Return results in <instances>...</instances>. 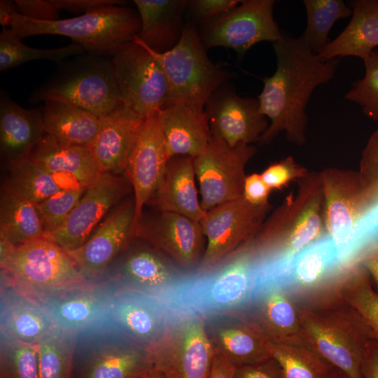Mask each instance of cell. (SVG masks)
Returning a JSON list of instances; mask_svg holds the SVG:
<instances>
[{"instance_id": "816d5d0a", "label": "cell", "mask_w": 378, "mask_h": 378, "mask_svg": "<svg viewBox=\"0 0 378 378\" xmlns=\"http://www.w3.org/2000/svg\"><path fill=\"white\" fill-rule=\"evenodd\" d=\"M271 191L260 174L253 173L246 176L243 195L249 202L258 205L269 204L268 198Z\"/></svg>"}, {"instance_id": "30bf717a", "label": "cell", "mask_w": 378, "mask_h": 378, "mask_svg": "<svg viewBox=\"0 0 378 378\" xmlns=\"http://www.w3.org/2000/svg\"><path fill=\"white\" fill-rule=\"evenodd\" d=\"M147 350L152 368L167 378H209L216 355L204 316L174 309L163 336Z\"/></svg>"}, {"instance_id": "5bb4252c", "label": "cell", "mask_w": 378, "mask_h": 378, "mask_svg": "<svg viewBox=\"0 0 378 378\" xmlns=\"http://www.w3.org/2000/svg\"><path fill=\"white\" fill-rule=\"evenodd\" d=\"M270 207V203L253 204L242 195L206 211L200 223L206 244L197 270L211 268L253 239Z\"/></svg>"}, {"instance_id": "681fc988", "label": "cell", "mask_w": 378, "mask_h": 378, "mask_svg": "<svg viewBox=\"0 0 378 378\" xmlns=\"http://www.w3.org/2000/svg\"><path fill=\"white\" fill-rule=\"evenodd\" d=\"M18 13L25 17L44 21L58 20L59 10L52 0H15Z\"/></svg>"}, {"instance_id": "ac0fdd59", "label": "cell", "mask_w": 378, "mask_h": 378, "mask_svg": "<svg viewBox=\"0 0 378 378\" xmlns=\"http://www.w3.org/2000/svg\"><path fill=\"white\" fill-rule=\"evenodd\" d=\"M204 111L211 135L231 147L260 142L270 125L260 111L258 99L241 97L227 83L213 93Z\"/></svg>"}, {"instance_id": "d6986e66", "label": "cell", "mask_w": 378, "mask_h": 378, "mask_svg": "<svg viewBox=\"0 0 378 378\" xmlns=\"http://www.w3.org/2000/svg\"><path fill=\"white\" fill-rule=\"evenodd\" d=\"M204 317L216 354L236 368L272 358L271 341L246 312L220 313Z\"/></svg>"}, {"instance_id": "ffe728a7", "label": "cell", "mask_w": 378, "mask_h": 378, "mask_svg": "<svg viewBox=\"0 0 378 378\" xmlns=\"http://www.w3.org/2000/svg\"><path fill=\"white\" fill-rule=\"evenodd\" d=\"M172 312L159 297L130 290L112 295L108 315L113 323L136 344L147 349L163 336Z\"/></svg>"}, {"instance_id": "7dc6e473", "label": "cell", "mask_w": 378, "mask_h": 378, "mask_svg": "<svg viewBox=\"0 0 378 378\" xmlns=\"http://www.w3.org/2000/svg\"><path fill=\"white\" fill-rule=\"evenodd\" d=\"M309 173V170L298 164L292 156H288L268 166L260 175L271 190H281L291 181H298L305 177Z\"/></svg>"}, {"instance_id": "d6a6232c", "label": "cell", "mask_w": 378, "mask_h": 378, "mask_svg": "<svg viewBox=\"0 0 378 378\" xmlns=\"http://www.w3.org/2000/svg\"><path fill=\"white\" fill-rule=\"evenodd\" d=\"M41 111L46 134L64 146H89L99 128V116L70 104L47 101Z\"/></svg>"}, {"instance_id": "f6af8a7d", "label": "cell", "mask_w": 378, "mask_h": 378, "mask_svg": "<svg viewBox=\"0 0 378 378\" xmlns=\"http://www.w3.org/2000/svg\"><path fill=\"white\" fill-rule=\"evenodd\" d=\"M86 189L80 186L63 188L36 204L43 221L44 235L57 230L63 223Z\"/></svg>"}, {"instance_id": "f546056e", "label": "cell", "mask_w": 378, "mask_h": 378, "mask_svg": "<svg viewBox=\"0 0 378 378\" xmlns=\"http://www.w3.org/2000/svg\"><path fill=\"white\" fill-rule=\"evenodd\" d=\"M29 158L52 174L69 175L86 188L102 174L88 146H64L46 134Z\"/></svg>"}, {"instance_id": "bcb514c9", "label": "cell", "mask_w": 378, "mask_h": 378, "mask_svg": "<svg viewBox=\"0 0 378 378\" xmlns=\"http://www.w3.org/2000/svg\"><path fill=\"white\" fill-rule=\"evenodd\" d=\"M358 174L378 211V128L371 134L363 151Z\"/></svg>"}, {"instance_id": "836d02e7", "label": "cell", "mask_w": 378, "mask_h": 378, "mask_svg": "<svg viewBox=\"0 0 378 378\" xmlns=\"http://www.w3.org/2000/svg\"><path fill=\"white\" fill-rule=\"evenodd\" d=\"M44 224L36 204L6 187L0 200V240L13 246L43 237Z\"/></svg>"}, {"instance_id": "ab89813d", "label": "cell", "mask_w": 378, "mask_h": 378, "mask_svg": "<svg viewBox=\"0 0 378 378\" xmlns=\"http://www.w3.org/2000/svg\"><path fill=\"white\" fill-rule=\"evenodd\" d=\"M76 335L55 328L36 343L39 378H71Z\"/></svg>"}, {"instance_id": "4316f807", "label": "cell", "mask_w": 378, "mask_h": 378, "mask_svg": "<svg viewBox=\"0 0 378 378\" xmlns=\"http://www.w3.org/2000/svg\"><path fill=\"white\" fill-rule=\"evenodd\" d=\"M195 178L193 158L172 157L158 190L148 203L160 211L177 213L200 222L205 211L197 196Z\"/></svg>"}, {"instance_id": "7a4b0ae2", "label": "cell", "mask_w": 378, "mask_h": 378, "mask_svg": "<svg viewBox=\"0 0 378 378\" xmlns=\"http://www.w3.org/2000/svg\"><path fill=\"white\" fill-rule=\"evenodd\" d=\"M251 239L261 276L270 278L295 255L327 234L321 172H309Z\"/></svg>"}, {"instance_id": "d4e9b609", "label": "cell", "mask_w": 378, "mask_h": 378, "mask_svg": "<svg viewBox=\"0 0 378 378\" xmlns=\"http://www.w3.org/2000/svg\"><path fill=\"white\" fill-rule=\"evenodd\" d=\"M146 117L123 105L99 117V130L88 146L102 171H124Z\"/></svg>"}, {"instance_id": "44dd1931", "label": "cell", "mask_w": 378, "mask_h": 378, "mask_svg": "<svg viewBox=\"0 0 378 378\" xmlns=\"http://www.w3.org/2000/svg\"><path fill=\"white\" fill-rule=\"evenodd\" d=\"M137 237L149 241L187 271L199 267L206 249L200 223L174 212L160 211L150 221L141 222Z\"/></svg>"}, {"instance_id": "4fadbf2b", "label": "cell", "mask_w": 378, "mask_h": 378, "mask_svg": "<svg viewBox=\"0 0 378 378\" xmlns=\"http://www.w3.org/2000/svg\"><path fill=\"white\" fill-rule=\"evenodd\" d=\"M256 153L253 145L230 146L211 136L205 150L194 158L202 209L206 211L244 194L245 167Z\"/></svg>"}, {"instance_id": "484cf974", "label": "cell", "mask_w": 378, "mask_h": 378, "mask_svg": "<svg viewBox=\"0 0 378 378\" xmlns=\"http://www.w3.org/2000/svg\"><path fill=\"white\" fill-rule=\"evenodd\" d=\"M159 118L170 158H195L206 148L212 135L204 110L172 104L159 111Z\"/></svg>"}, {"instance_id": "e575fe53", "label": "cell", "mask_w": 378, "mask_h": 378, "mask_svg": "<svg viewBox=\"0 0 378 378\" xmlns=\"http://www.w3.org/2000/svg\"><path fill=\"white\" fill-rule=\"evenodd\" d=\"M152 368L147 349L113 346L97 351L80 378H139Z\"/></svg>"}, {"instance_id": "9f6ffc18", "label": "cell", "mask_w": 378, "mask_h": 378, "mask_svg": "<svg viewBox=\"0 0 378 378\" xmlns=\"http://www.w3.org/2000/svg\"><path fill=\"white\" fill-rule=\"evenodd\" d=\"M236 367L220 355L216 354L209 378H233Z\"/></svg>"}, {"instance_id": "cb8c5ba5", "label": "cell", "mask_w": 378, "mask_h": 378, "mask_svg": "<svg viewBox=\"0 0 378 378\" xmlns=\"http://www.w3.org/2000/svg\"><path fill=\"white\" fill-rule=\"evenodd\" d=\"M112 295L104 289L83 286L42 302L55 328L76 334L104 324L109 319Z\"/></svg>"}, {"instance_id": "7402d4cb", "label": "cell", "mask_w": 378, "mask_h": 378, "mask_svg": "<svg viewBox=\"0 0 378 378\" xmlns=\"http://www.w3.org/2000/svg\"><path fill=\"white\" fill-rule=\"evenodd\" d=\"M134 217V199L129 200L113 210L83 246L66 251L84 276L102 272L137 237Z\"/></svg>"}, {"instance_id": "8992f818", "label": "cell", "mask_w": 378, "mask_h": 378, "mask_svg": "<svg viewBox=\"0 0 378 378\" xmlns=\"http://www.w3.org/2000/svg\"><path fill=\"white\" fill-rule=\"evenodd\" d=\"M300 307L303 338L324 361L349 378H362L361 367L372 333L349 306Z\"/></svg>"}, {"instance_id": "83f0119b", "label": "cell", "mask_w": 378, "mask_h": 378, "mask_svg": "<svg viewBox=\"0 0 378 378\" xmlns=\"http://www.w3.org/2000/svg\"><path fill=\"white\" fill-rule=\"evenodd\" d=\"M45 134L42 111L24 108L1 91L0 148L8 164L29 158Z\"/></svg>"}, {"instance_id": "60d3db41", "label": "cell", "mask_w": 378, "mask_h": 378, "mask_svg": "<svg viewBox=\"0 0 378 378\" xmlns=\"http://www.w3.org/2000/svg\"><path fill=\"white\" fill-rule=\"evenodd\" d=\"M307 27L300 39L314 53L327 45L328 34L334 23L349 17L352 10L342 0H304Z\"/></svg>"}, {"instance_id": "d590c367", "label": "cell", "mask_w": 378, "mask_h": 378, "mask_svg": "<svg viewBox=\"0 0 378 378\" xmlns=\"http://www.w3.org/2000/svg\"><path fill=\"white\" fill-rule=\"evenodd\" d=\"M55 328L47 310L29 299L15 301L2 312L3 339L36 344Z\"/></svg>"}, {"instance_id": "9a60e30c", "label": "cell", "mask_w": 378, "mask_h": 378, "mask_svg": "<svg viewBox=\"0 0 378 378\" xmlns=\"http://www.w3.org/2000/svg\"><path fill=\"white\" fill-rule=\"evenodd\" d=\"M273 0H244L222 16L204 24L200 34L206 50L230 48L241 57L254 45L279 41L283 33L273 17Z\"/></svg>"}, {"instance_id": "ee69618b", "label": "cell", "mask_w": 378, "mask_h": 378, "mask_svg": "<svg viewBox=\"0 0 378 378\" xmlns=\"http://www.w3.org/2000/svg\"><path fill=\"white\" fill-rule=\"evenodd\" d=\"M365 74L354 83L345 95L346 99L362 107L363 113L378 120V50H374L364 60Z\"/></svg>"}, {"instance_id": "74e56055", "label": "cell", "mask_w": 378, "mask_h": 378, "mask_svg": "<svg viewBox=\"0 0 378 378\" xmlns=\"http://www.w3.org/2000/svg\"><path fill=\"white\" fill-rule=\"evenodd\" d=\"M21 39L10 28L3 27L0 34L1 71L34 60L61 62L70 57L83 55L86 52L82 46L75 42L62 48L41 49L27 46Z\"/></svg>"}, {"instance_id": "3957f363", "label": "cell", "mask_w": 378, "mask_h": 378, "mask_svg": "<svg viewBox=\"0 0 378 378\" xmlns=\"http://www.w3.org/2000/svg\"><path fill=\"white\" fill-rule=\"evenodd\" d=\"M260 281L258 255L248 241L216 265L188 274L164 300L175 310L204 316L247 312Z\"/></svg>"}, {"instance_id": "8fae6325", "label": "cell", "mask_w": 378, "mask_h": 378, "mask_svg": "<svg viewBox=\"0 0 378 378\" xmlns=\"http://www.w3.org/2000/svg\"><path fill=\"white\" fill-rule=\"evenodd\" d=\"M324 223L334 241L342 264L356 265L354 242L361 223L377 206L364 188L358 172L327 168L321 172Z\"/></svg>"}, {"instance_id": "f35d334b", "label": "cell", "mask_w": 378, "mask_h": 378, "mask_svg": "<svg viewBox=\"0 0 378 378\" xmlns=\"http://www.w3.org/2000/svg\"><path fill=\"white\" fill-rule=\"evenodd\" d=\"M270 354L284 378H331L335 370L305 344L271 342Z\"/></svg>"}, {"instance_id": "8d00e7d4", "label": "cell", "mask_w": 378, "mask_h": 378, "mask_svg": "<svg viewBox=\"0 0 378 378\" xmlns=\"http://www.w3.org/2000/svg\"><path fill=\"white\" fill-rule=\"evenodd\" d=\"M340 295L342 302L360 316L378 342V292L373 288L370 274L359 263L349 270Z\"/></svg>"}, {"instance_id": "6f0895ef", "label": "cell", "mask_w": 378, "mask_h": 378, "mask_svg": "<svg viewBox=\"0 0 378 378\" xmlns=\"http://www.w3.org/2000/svg\"><path fill=\"white\" fill-rule=\"evenodd\" d=\"M17 10V6L14 1L1 0L0 1V24L3 27H6L9 16Z\"/></svg>"}, {"instance_id": "11a10c76", "label": "cell", "mask_w": 378, "mask_h": 378, "mask_svg": "<svg viewBox=\"0 0 378 378\" xmlns=\"http://www.w3.org/2000/svg\"><path fill=\"white\" fill-rule=\"evenodd\" d=\"M362 378H378V342L372 340L365 352L361 367Z\"/></svg>"}, {"instance_id": "277c9868", "label": "cell", "mask_w": 378, "mask_h": 378, "mask_svg": "<svg viewBox=\"0 0 378 378\" xmlns=\"http://www.w3.org/2000/svg\"><path fill=\"white\" fill-rule=\"evenodd\" d=\"M23 38L41 34L69 37L82 46L88 53L113 56L134 40L141 29L137 10L122 5H108L68 19L38 20L18 11L8 18L6 27Z\"/></svg>"}, {"instance_id": "52a82bcc", "label": "cell", "mask_w": 378, "mask_h": 378, "mask_svg": "<svg viewBox=\"0 0 378 378\" xmlns=\"http://www.w3.org/2000/svg\"><path fill=\"white\" fill-rule=\"evenodd\" d=\"M29 101L64 102L99 117L122 106L111 59L90 53L61 64Z\"/></svg>"}, {"instance_id": "c3c4849f", "label": "cell", "mask_w": 378, "mask_h": 378, "mask_svg": "<svg viewBox=\"0 0 378 378\" xmlns=\"http://www.w3.org/2000/svg\"><path fill=\"white\" fill-rule=\"evenodd\" d=\"M240 0H190L187 8L203 24L209 22L240 4Z\"/></svg>"}, {"instance_id": "f907efd6", "label": "cell", "mask_w": 378, "mask_h": 378, "mask_svg": "<svg viewBox=\"0 0 378 378\" xmlns=\"http://www.w3.org/2000/svg\"><path fill=\"white\" fill-rule=\"evenodd\" d=\"M233 378H284L278 363L270 358L257 363L237 367Z\"/></svg>"}, {"instance_id": "ba28073f", "label": "cell", "mask_w": 378, "mask_h": 378, "mask_svg": "<svg viewBox=\"0 0 378 378\" xmlns=\"http://www.w3.org/2000/svg\"><path fill=\"white\" fill-rule=\"evenodd\" d=\"M148 49L166 76L169 88L167 106L186 104L204 110L213 93L232 77L222 65L209 59L200 32L190 21L186 22L181 38L172 50L158 53Z\"/></svg>"}, {"instance_id": "91938a15", "label": "cell", "mask_w": 378, "mask_h": 378, "mask_svg": "<svg viewBox=\"0 0 378 378\" xmlns=\"http://www.w3.org/2000/svg\"><path fill=\"white\" fill-rule=\"evenodd\" d=\"M331 378H349L342 372L335 369L334 372Z\"/></svg>"}, {"instance_id": "7c38bea8", "label": "cell", "mask_w": 378, "mask_h": 378, "mask_svg": "<svg viewBox=\"0 0 378 378\" xmlns=\"http://www.w3.org/2000/svg\"><path fill=\"white\" fill-rule=\"evenodd\" d=\"M122 105L142 117L167 104L169 88L164 71L137 36L111 57Z\"/></svg>"}, {"instance_id": "f5cc1de1", "label": "cell", "mask_w": 378, "mask_h": 378, "mask_svg": "<svg viewBox=\"0 0 378 378\" xmlns=\"http://www.w3.org/2000/svg\"><path fill=\"white\" fill-rule=\"evenodd\" d=\"M52 2L59 10L84 13L105 6L125 4V1L115 0H52Z\"/></svg>"}, {"instance_id": "4dcf8cb0", "label": "cell", "mask_w": 378, "mask_h": 378, "mask_svg": "<svg viewBox=\"0 0 378 378\" xmlns=\"http://www.w3.org/2000/svg\"><path fill=\"white\" fill-rule=\"evenodd\" d=\"M352 18L342 32L318 54L323 61L355 56L364 60L378 46V1L351 4Z\"/></svg>"}, {"instance_id": "680465c9", "label": "cell", "mask_w": 378, "mask_h": 378, "mask_svg": "<svg viewBox=\"0 0 378 378\" xmlns=\"http://www.w3.org/2000/svg\"><path fill=\"white\" fill-rule=\"evenodd\" d=\"M148 378H167V377L159 370L154 368H151L148 372Z\"/></svg>"}, {"instance_id": "db71d44e", "label": "cell", "mask_w": 378, "mask_h": 378, "mask_svg": "<svg viewBox=\"0 0 378 378\" xmlns=\"http://www.w3.org/2000/svg\"><path fill=\"white\" fill-rule=\"evenodd\" d=\"M358 263L367 270L372 281L378 288V241H372L366 246L361 253Z\"/></svg>"}, {"instance_id": "b9f144b4", "label": "cell", "mask_w": 378, "mask_h": 378, "mask_svg": "<svg viewBox=\"0 0 378 378\" xmlns=\"http://www.w3.org/2000/svg\"><path fill=\"white\" fill-rule=\"evenodd\" d=\"M10 180L6 186L23 198L38 204L63 188L55 175L40 167L29 158L9 164Z\"/></svg>"}, {"instance_id": "2e32d148", "label": "cell", "mask_w": 378, "mask_h": 378, "mask_svg": "<svg viewBox=\"0 0 378 378\" xmlns=\"http://www.w3.org/2000/svg\"><path fill=\"white\" fill-rule=\"evenodd\" d=\"M130 186L127 176L102 173L87 188L63 223L43 238L55 243L65 251L80 247L91 237L98 223L129 192Z\"/></svg>"}, {"instance_id": "5b68a950", "label": "cell", "mask_w": 378, "mask_h": 378, "mask_svg": "<svg viewBox=\"0 0 378 378\" xmlns=\"http://www.w3.org/2000/svg\"><path fill=\"white\" fill-rule=\"evenodd\" d=\"M0 243L1 268L27 299L42 302L86 285L67 252L48 239L41 237L18 246Z\"/></svg>"}, {"instance_id": "94428289", "label": "cell", "mask_w": 378, "mask_h": 378, "mask_svg": "<svg viewBox=\"0 0 378 378\" xmlns=\"http://www.w3.org/2000/svg\"><path fill=\"white\" fill-rule=\"evenodd\" d=\"M149 372V371H148ZM148 372L140 377L139 378H148Z\"/></svg>"}, {"instance_id": "9c48e42d", "label": "cell", "mask_w": 378, "mask_h": 378, "mask_svg": "<svg viewBox=\"0 0 378 378\" xmlns=\"http://www.w3.org/2000/svg\"><path fill=\"white\" fill-rule=\"evenodd\" d=\"M351 268L342 264L334 241L326 234L262 281L279 283L302 304L300 307H326L342 302L340 290Z\"/></svg>"}, {"instance_id": "1f68e13d", "label": "cell", "mask_w": 378, "mask_h": 378, "mask_svg": "<svg viewBox=\"0 0 378 378\" xmlns=\"http://www.w3.org/2000/svg\"><path fill=\"white\" fill-rule=\"evenodd\" d=\"M178 267L153 249L139 248L128 255L121 271L136 290L158 295L171 290L188 274Z\"/></svg>"}, {"instance_id": "e0dca14e", "label": "cell", "mask_w": 378, "mask_h": 378, "mask_svg": "<svg viewBox=\"0 0 378 378\" xmlns=\"http://www.w3.org/2000/svg\"><path fill=\"white\" fill-rule=\"evenodd\" d=\"M169 160L159 111L153 112L145 118L124 169L134 190L137 232L143 208L158 190Z\"/></svg>"}, {"instance_id": "f1b7e54d", "label": "cell", "mask_w": 378, "mask_h": 378, "mask_svg": "<svg viewBox=\"0 0 378 378\" xmlns=\"http://www.w3.org/2000/svg\"><path fill=\"white\" fill-rule=\"evenodd\" d=\"M141 29L137 36L158 53L172 50L180 41L185 27L183 13L188 0H134Z\"/></svg>"}, {"instance_id": "6da1fadb", "label": "cell", "mask_w": 378, "mask_h": 378, "mask_svg": "<svg viewBox=\"0 0 378 378\" xmlns=\"http://www.w3.org/2000/svg\"><path fill=\"white\" fill-rule=\"evenodd\" d=\"M275 72L262 78L263 89L258 99L260 111L270 119L260 144H270L284 132L298 146L306 141V106L314 89L335 76L339 58L323 61L300 38L283 34L273 43Z\"/></svg>"}, {"instance_id": "7bdbcfd3", "label": "cell", "mask_w": 378, "mask_h": 378, "mask_svg": "<svg viewBox=\"0 0 378 378\" xmlns=\"http://www.w3.org/2000/svg\"><path fill=\"white\" fill-rule=\"evenodd\" d=\"M0 378H39L36 344L1 340Z\"/></svg>"}, {"instance_id": "603a6c76", "label": "cell", "mask_w": 378, "mask_h": 378, "mask_svg": "<svg viewBox=\"0 0 378 378\" xmlns=\"http://www.w3.org/2000/svg\"><path fill=\"white\" fill-rule=\"evenodd\" d=\"M246 312L256 321L271 342L307 345L302 333L300 306L279 283L270 280L261 281Z\"/></svg>"}]
</instances>
